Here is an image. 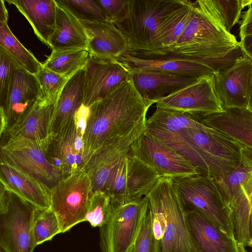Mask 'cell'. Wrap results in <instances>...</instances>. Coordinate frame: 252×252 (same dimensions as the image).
Returning a JSON list of instances; mask_svg holds the SVG:
<instances>
[{"mask_svg":"<svg viewBox=\"0 0 252 252\" xmlns=\"http://www.w3.org/2000/svg\"><path fill=\"white\" fill-rule=\"evenodd\" d=\"M151 105L138 92L130 77L89 107L83 134L86 163L100 148L135 132H145Z\"/></svg>","mask_w":252,"mask_h":252,"instance_id":"cell-1","label":"cell"},{"mask_svg":"<svg viewBox=\"0 0 252 252\" xmlns=\"http://www.w3.org/2000/svg\"><path fill=\"white\" fill-rule=\"evenodd\" d=\"M145 133L173 149L199 172L218 180L238 165L244 145L221 131L204 125L175 133L146 129Z\"/></svg>","mask_w":252,"mask_h":252,"instance_id":"cell-2","label":"cell"},{"mask_svg":"<svg viewBox=\"0 0 252 252\" xmlns=\"http://www.w3.org/2000/svg\"><path fill=\"white\" fill-rule=\"evenodd\" d=\"M191 1L129 0L125 16L114 24L126 37V54L141 57L163 56L167 53L161 44L167 24Z\"/></svg>","mask_w":252,"mask_h":252,"instance_id":"cell-3","label":"cell"},{"mask_svg":"<svg viewBox=\"0 0 252 252\" xmlns=\"http://www.w3.org/2000/svg\"><path fill=\"white\" fill-rule=\"evenodd\" d=\"M239 47L240 42L226 30L213 0H197L193 2L189 20L168 54L209 61L224 57Z\"/></svg>","mask_w":252,"mask_h":252,"instance_id":"cell-4","label":"cell"},{"mask_svg":"<svg viewBox=\"0 0 252 252\" xmlns=\"http://www.w3.org/2000/svg\"><path fill=\"white\" fill-rule=\"evenodd\" d=\"M224 210L231 220L235 239L249 246V224L252 207V149L241 150L238 165L227 176L215 179Z\"/></svg>","mask_w":252,"mask_h":252,"instance_id":"cell-5","label":"cell"},{"mask_svg":"<svg viewBox=\"0 0 252 252\" xmlns=\"http://www.w3.org/2000/svg\"><path fill=\"white\" fill-rule=\"evenodd\" d=\"M0 247L6 252H33L36 208L0 183Z\"/></svg>","mask_w":252,"mask_h":252,"instance_id":"cell-6","label":"cell"},{"mask_svg":"<svg viewBox=\"0 0 252 252\" xmlns=\"http://www.w3.org/2000/svg\"><path fill=\"white\" fill-rule=\"evenodd\" d=\"M173 180L185 211L198 210L222 232L234 237L231 220L223 208L214 178L199 173Z\"/></svg>","mask_w":252,"mask_h":252,"instance_id":"cell-7","label":"cell"},{"mask_svg":"<svg viewBox=\"0 0 252 252\" xmlns=\"http://www.w3.org/2000/svg\"><path fill=\"white\" fill-rule=\"evenodd\" d=\"M110 217L99 228L102 252H127L135 243L149 210L146 196L124 204L112 203Z\"/></svg>","mask_w":252,"mask_h":252,"instance_id":"cell-8","label":"cell"},{"mask_svg":"<svg viewBox=\"0 0 252 252\" xmlns=\"http://www.w3.org/2000/svg\"><path fill=\"white\" fill-rule=\"evenodd\" d=\"M46 145L22 137L0 139V159L15 165L51 191L65 178L48 158Z\"/></svg>","mask_w":252,"mask_h":252,"instance_id":"cell-9","label":"cell"},{"mask_svg":"<svg viewBox=\"0 0 252 252\" xmlns=\"http://www.w3.org/2000/svg\"><path fill=\"white\" fill-rule=\"evenodd\" d=\"M239 56L236 50L224 57L210 61L186 58L172 54L152 58L125 54L118 61L124 63L129 70L153 71L197 79L230 66Z\"/></svg>","mask_w":252,"mask_h":252,"instance_id":"cell-10","label":"cell"},{"mask_svg":"<svg viewBox=\"0 0 252 252\" xmlns=\"http://www.w3.org/2000/svg\"><path fill=\"white\" fill-rule=\"evenodd\" d=\"M92 193L90 178L84 169L61 181L50 191V209L56 214L62 233L85 221Z\"/></svg>","mask_w":252,"mask_h":252,"instance_id":"cell-11","label":"cell"},{"mask_svg":"<svg viewBox=\"0 0 252 252\" xmlns=\"http://www.w3.org/2000/svg\"><path fill=\"white\" fill-rule=\"evenodd\" d=\"M154 187L161 201L165 225L159 252H198L191 238L173 179L160 177Z\"/></svg>","mask_w":252,"mask_h":252,"instance_id":"cell-12","label":"cell"},{"mask_svg":"<svg viewBox=\"0 0 252 252\" xmlns=\"http://www.w3.org/2000/svg\"><path fill=\"white\" fill-rule=\"evenodd\" d=\"M88 113L89 108L82 105L73 120L47 143L48 158L65 178L85 168L83 134Z\"/></svg>","mask_w":252,"mask_h":252,"instance_id":"cell-13","label":"cell"},{"mask_svg":"<svg viewBox=\"0 0 252 252\" xmlns=\"http://www.w3.org/2000/svg\"><path fill=\"white\" fill-rule=\"evenodd\" d=\"M159 178L153 168L133 155L130 148L112 175L105 193L112 203H126L147 195Z\"/></svg>","mask_w":252,"mask_h":252,"instance_id":"cell-14","label":"cell"},{"mask_svg":"<svg viewBox=\"0 0 252 252\" xmlns=\"http://www.w3.org/2000/svg\"><path fill=\"white\" fill-rule=\"evenodd\" d=\"M156 103V107L192 115L224 111L215 91L213 74L197 78L189 85L159 99Z\"/></svg>","mask_w":252,"mask_h":252,"instance_id":"cell-15","label":"cell"},{"mask_svg":"<svg viewBox=\"0 0 252 252\" xmlns=\"http://www.w3.org/2000/svg\"><path fill=\"white\" fill-rule=\"evenodd\" d=\"M130 148L133 155L153 168L159 177L173 179L201 173L173 149L145 132Z\"/></svg>","mask_w":252,"mask_h":252,"instance_id":"cell-16","label":"cell"},{"mask_svg":"<svg viewBox=\"0 0 252 252\" xmlns=\"http://www.w3.org/2000/svg\"><path fill=\"white\" fill-rule=\"evenodd\" d=\"M213 76L215 91L224 109L239 108L251 110V58L243 53L232 65L214 73Z\"/></svg>","mask_w":252,"mask_h":252,"instance_id":"cell-17","label":"cell"},{"mask_svg":"<svg viewBox=\"0 0 252 252\" xmlns=\"http://www.w3.org/2000/svg\"><path fill=\"white\" fill-rule=\"evenodd\" d=\"M85 70L83 106L88 108L130 78L128 67L118 61H105L90 56Z\"/></svg>","mask_w":252,"mask_h":252,"instance_id":"cell-18","label":"cell"},{"mask_svg":"<svg viewBox=\"0 0 252 252\" xmlns=\"http://www.w3.org/2000/svg\"><path fill=\"white\" fill-rule=\"evenodd\" d=\"M40 87L35 75L20 66L14 72L5 106L0 109V135L11 129L39 98Z\"/></svg>","mask_w":252,"mask_h":252,"instance_id":"cell-19","label":"cell"},{"mask_svg":"<svg viewBox=\"0 0 252 252\" xmlns=\"http://www.w3.org/2000/svg\"><path fill=\"white\" fill-rule=\"evenodd\" d=\"M145 132H135L100 148L91 157L84 169L90 178L92 192H105L112 175L121 160L130 151L131 145Z\"/></svg>","mask_w":252,"mask_h":252,"instance_id":"cell-20","label":"cell"},{"mask_svg":"<svg viewBox=\"0 0 252 252\" xmlns=\"http://www.w3.org/2000/svg\"><path fill=\"white\" fill-rule=\"evenodd\" d=\"M80 22L88 36L87 50L91 57L105 61H117L127 53L128 39L113 23Z\"/></svg>","mask_w":252,"mask_h":252,"instance_id":"cell-21","label":"cell"},{"mask_svg":"<svg viewBox=\"0 0 252 252\" xmlns=\"http://www.w3.org/2000/svg\"><path fill=\"white\" fill-rule=\"evenodd\" d=\"M185 213L198 252H239L235 238L222 232L201 212L192 209L185 211Z\"/></svg>","mask_w":252,"mask_h":252,"instance_id":"cell-22","label":"cell"},{"mask_svg":"<svg viewBox=\"0 0 252 252\" xmlns=\"http://www.w3.org/2000/svg\"><path fill=\"white\" fill-rule=\"evenodd\" d=\"M56 105L38 99L0 139L22 137L47 144L52 136V122Z\"/></svg>","mask_w":252,"mask_h":252,"instance_id":"cell-23","label":"cell"},{"mask_svg":"<svg viewBox=\"0 0 252 252\" xmlns=\"http://www.w3.org/2000/svg\"><path fill=\"white\" fill-rule=\"evenodd\" d=\"M0 159V183L36 208H51L50 191L17 166Z\"/></svg>","mask_w":252,"mask_h":252,"instance_id":"cell-24","label":"cell"},{"mask_svg":"<svg viewBox=\"0 0 252 252\" xmlns=\"http://www.w3.org/2000/svg\"><path fill=\"white\" fill-rule=\"evenodd\" d=\"M129 71L135 88L142 97L151 105L197 79L153 71Z\"/></svg>","mask_w":252,"mask_h":252,"instance_id":"cell-25","label":"cell"},{"mask_svg":"<svg viewBox=\"0 0 252 252\" xmlns=\"http://www.w3.org/2000/svg\"><path fill=\"white\" fill-rule=\"evenodd\" d=\"M85 82V67L71 77L63 87L55 106L52 122V136L63 129L83 105Z\"/></svg>","mask_w":252,"mask_h":252,"instance_id":"cell-26","label":"cell"},{"mask_svg":"<svg viewBox=\"0 0 252 252\" xmlns=\"http://www.w3.org/2000/svg\"><path fill=\"white\" fill-rule=\"evenodd\" d=\"M56 3V27L49 47L52 51L87 50L88 36L81 22L63 6Z\"/></svg>","mask_w":252,"mask_h":252,"instance_id":"cell-27","label":"cell"},{"mask_svg":"<svg viewBox=\"0 0 252 252\" xmlns=\"http://www.w3.org/2000/svg\"><path fill=\"white\" fill-rule=\"evenodd\" d=\"M14 5L29 22L38 39L49 47L56 27L55 0H6Z\"/></svg>","mask_w":252,"mask_h":252,"instance_id":"cell-28","label":"cell"},{"mask_svg":"<svg viewBox=\"0 0 252 252\" xmlns=\"http://www.w3.org/2000/svg\"><path fill=\"white\" fill-rule=\"evenodd\" d=\"M146 129L175 133L189 128H198L205 125L196 115L159 107L146 120Z\"/></svg>","mask_w":252,"mask_h":252,"instance_id":"cell-29","label":"cell"},{"mask_svg":"<svg viewBox=\"0 0 252 252\" xmlns=\"http://www.w3.org/2000/svg\"><path fill=\"white\" fill-rule=\"evenodd\" d=\"M89 57V53L86 49L52 51L42 63V66L69 79L86 66Z\"/></svg>","mask_w":252,"mask_h":252,"instance_id":"cell-30","label":"cell"},{"mask_svg":"<svg viewBox=\"0 0 252 252\" xmlns=\"http://www.w3.org/2000/svg\"><path fill=\"white\" fill-rule=\"evenodd\" d=\"M0 47L4 49L27 71L36 74L43 67L33 54L14 35L6 23L0 22Z\"/></svg>","mask_w":252,"mask_h":252,"instance_id":"cell-31","label":"cell"},{"mask_svg":"<svg viewBox=\"0 0 252 252\" xmlns=\"http://www.w3.org/2000/svg\"><path fill=\"white\" fill-rule=\"evenodd\" d=\"M80 21L110 22L107 13L96 0H55ZM112 23V22H111Z\"/></svg>","mask_w":252,"mask_h":252,"instance_id":"cell-32","label":"cell"},{"mask_svg":"<svg viewBox=\"0 0 252 252\" xmlns=\"http://www.w3.org/2000/svg\"><path fill=\"white\" fill-rule=\"evenodd\" d=\"M40 87L39 99L56 105L69 79L42 67L35 74Z\"/></svg>","mask_w":252,"mask_h":252,"instance_id":"cell-33","label":"cell"},{"mask_svg":"<svg viewBox=\"0 0 252 252\" xmlns=\"http://www.w3.org/2000/svg\"><path fill=\"white\" fill-rule=\"evenodd\" d=\"M61 233L58 219L55 213L51 209L36 208L33 234L36 246L51 240Z\"/></svg>","mask_w":252,"mask_h":252,"instance_id":"cell-34","label":"cell"},{"mask_svg":"<svg viewBox=\"0 0 252 252\" xmlns=\"http://www.w3.org/2000/svg\"><path fill=\"white\" fill-rule=\"evenodd\" d=\"M112 206L110 196L106 193L96 191L90 198L85 221L94 227L103 226L109 220Z\"/></svg>","mask_w":252,"mask_h":252,"instance_id":"cell-35","label":"cell"},{"mask_svg":"<svg viewBox=\"0 0 252 252\" xmlns=\"http://www.w3.org/2000/svg\"><path fill=\"white\" fill-rule=\"evenodd\" d=\"M193 2L177 13L167 24L161 38V44L168 54L169 50L176 43L183 32L191 14Z\"/></svg>","mask_w":252,"mask_h":252,"instance_id":"cell-36","label":"cell"},{"mask_svg":"<svg viewBox=\"0 0 252 252\" xmlns=\"http://www.w3.org/2000/svg\"><path fill=\"white\" fill-rule=\"evenodd\" d=\"M22 66L4 49L0 47V106L5 105L13 73L16 69Z\"/></svg>","mask_w":252,"mask_h":252,"instance_id":"cell-37","label":"cell"},{"mask_svg":"<svg viewBox=\"0 0 252 252\" xmlns=\"http://www.w3.org/2000/svg\"><path fill=\"white\" fill-rule=\"evenodd\" d=\"M221 16L225 28L230 32L233 27L240 23L242 10L252 4V0H213Z\"/></svg>","mask_w":252,"mask_h":252,"instance_id":"cell-38","label":"cell"},{"mask_svg":"<svg viewBox=\"0 0 252 252\" xmlns=\"http://www.w3.org/2000/svg\"><path fill=\"white\" fill-rule=\"evenodd\" d=\"M134 252H159V245L153 231L149 207L134 243Z\"/></svg>","mask_w":252,"mask_h":252,"instance_id":"cell-39","label":"cell"},{"mask_svg":"<svg viewBox=\"0 0 252 252\" xmlns=\"http://www.w3.org/2000/svg\"><path fill=\"white\" fill-rule=\"evenodd\" d=\"M129 0H96L114 24L126 15Z\"/></svg>","mask_w":252,"mask_h":252,"instance_id":"cell-40","label":"cell"},{"mask_svg":"<svg viewBox=\"0 0 252 252\" xmlns=\"http://www.w3.org/2000/svg\"><path fill=\"white\" fill-rule=\"evenodd\" d=\"M239 34L240 39L252 35V4L242 15Z\"/></svg>","mask_w":252,"mask_h":252,"instance_id":"cell-41","label":"cell"},{"mask_svg":"<svg viewBox=\"0 0 252 252\" xmlns=\"http://www.w3.org/2000/svg\"><path fill=\"white\" fill-rule=\"evenodd\" d=\"M239 42L243 53L252 59V35L241 39Z\"/></svg>","mask_w":252,"mask_h":252,"instance_id":"cell-42","label":"cell"},{"mask_svg":"<svg viewBox=\"0 0 252 252\" xmlns=\"http://www.w3.org/2000/svg\"><path fill=\"white\" fill-rule=\"evenodd\" d=\"M8 12L4 4V1L0 0V22L7 23Z\"/></svg>","mask_w":252,"mask_h":252,"instance_id":"cell-43","label":"cell"},{"mask_svg":"<svg viewBox=\"0 0 252 252\" xmlns=\"http://www.w3.org/2000/svg\"><path fill=\"white\" fill-rule=\"evenodd\" d=\"M249 246L252 247V207L251 208L249 224Z\"/></svg>","mask_w":252,"mask_h":252,"instance_id":"cell-44","label":"cell"},{"mask_svg":"<svg viewBox=\"0 0 252 252\" xmlns=\"http://www.w3.org/2000/svg\"><path fill=\"white\" fill-rule=\"evenodd\" d=\"M127 252H134V245Z\"/></svg>","mask_w":252,"mask_h":252,"instance_id":"cell-45","label":"cell"},{"mask_svg":"<svg viewBox=\"0 0 252 252\" xmlns=\"http://www.w3.org/2000/svg\"><path fill=\"white\" fill-rule=\"evenodd\" d=\"M0 252H6L2 248L0 247Z\"/></svg>","mask_w":252,"mask_h":252,"instance_id":"cell-46","label":"cell"},{"mask_svg":"<svg viewBox=\"0 0 252 252\" xmlns=\"http://www.w3.org/2000/svg\"><path fill=\"white\" fill-rule=\"evenodd\" d=\"M252 111V100H251V110Z\"/></svg>","mask_w":252,"mask_h":252,"instance_id":"cell-47","label":"cell"}]
</instances>
